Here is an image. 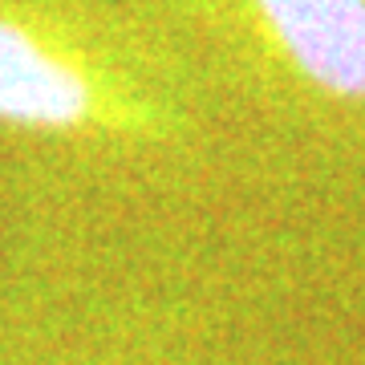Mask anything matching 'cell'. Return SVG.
Returning <instances> with one entry per match:
<instances>
[{
    "instance_id": "6da1fadb",
    "label": "cell",
    "mask_w": 365,
    "mask_h": 365,
    "mask_svg": "<svg viewBox=\"0 0 365 365\" xmlns=\"http://www.w3.org/2000/svg\"><path fill=\"white\" fill-rule=\"evenodd\" d=\"M122 106L90 66L16 16H0V126L86 130L110 126Z\"/></svg>"
},
{
    "instance_id": "7a4b0ae2",
    "label": "cell",
    "mask_w": 365,
    "mask_h": 365,
    "mask_svg": "<svg viewBox=\"0 0 365 365\" xmlns=\"http://www.w3.org/2000/svg\"><path fill=\"white\" fill-rule=\"evenodd\" d=\"M252 25L300 81L365 102V0H244Z\"/></svg>"
}]
</instances>
